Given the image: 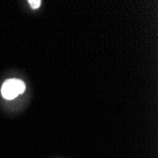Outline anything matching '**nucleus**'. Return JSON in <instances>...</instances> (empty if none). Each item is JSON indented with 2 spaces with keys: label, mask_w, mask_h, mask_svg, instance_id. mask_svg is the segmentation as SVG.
I'll use <instances>...</instances> for the list:
<instances>
[{
  "label": "nucleus",
  "mask_w": 158,
  "mask_h": 158,
  "mask_svg": "<svg viewBox=\"0 0 158 158\" xmlns=\"http://www.w3.org/2000/svg\"><path fill=\"white\" fill-rule=\"evenodd\" d=\"M26 89V84L21 80L10 79L6 81L1 88L2 96L6 99H12L22 94Z\"/></svg>",
  "instance_id": "1"
},
{
  "label": "nucleus",
  "mask_w": 158,
  "mask_h": 158,
  "mask_svg": "<svg viewBox=\"0 0 158 158\" xmlns=\"http://www.w3.org/2000/svg\"><path fill=\"white\" fill-rule=\"evenodd\" d=\"M28 3H30L31 7L32 9H34V10L38 9L41 6V1H40V0H30Z\"/></svg>",
  "instance_id": "2"
}]
</instances>
